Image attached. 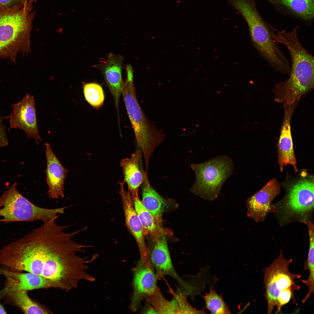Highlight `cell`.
<instances>
[{
	"label": "cell",
	"instance_id": "cell-26",
	"mask_svg": "<svg viewBox=\"0 0 314 314\" xmlns=\"http://www.w3.org/2000/svg\"><path fill=\"white\" fill-rule=\"evenodd\" d=\"M294 291L291 289H288L283 290L281 292L277 299V305L276 306L277 310L275 313L276 314L280 312L282 307L288 304L291 298L294 303H295Z\"/></svg>",
	"mask_w": 314,
	"mask_h": 314
},
{
	"label": "cell",
	"instance_id": "cell-13",
	"mask_svg": "<svg viewBox=\"0 0 314 314\" xmlns=\"http://www.w3.org/2000/svg\"><path fill=\"white\" fill-rule=\"evenodd\" d=\"M118 183L120 186L119 194L123 203L126 226L136 241L140 259L143 262L145 261L149 258L142 225L134 208L131 193L128 190L126 191L124 190V181H119Z\"/></svg>",
	"mask_w": 314,
	"mask_h": 314
},
{
	"label": "cell",
	"instance_id": "cell-14",
	"mask_svg": "<svg viewBox=\"0 0 314 314\" xmlns=\"http://www.w3.org/2000/svg\"><path fill=\"white\" fill-rule=\"evenodd\" d=\"M298 105V103L290 105H283L284 117L278 143V162L281 172L287 164L292 165L296 172L298 171L293 149L290 123L292 115Z\"/></svg>",
	"mask_w": 314,
	"mask_h": 314
},
{
	"label": "cell",
	"instance_id": "cell-25",
	"mask_svg": "<svg viewBox=\"0 0 314 314\" xmlns=\"http://www.w3.org/2000/svg\"><path fill=\"white\" fill-rule=\"evenodd\" d=\"M83 88L85 100L90 105L97 108L102 106L104 94L100 85L94 83H83Z\"/></svg>",
	"mask_w": 314,
	"mask_h": 314
},
{
	"label": "cell",
	"instance_id": "cell-18",
	"mask_svg": "<svg viewBox=\"0 0 314 314\" xmlns=\"http://www.w3.org/2000/svg\"><path fill=\"white\" fill-rule=\"evenodd\" d=\"M142 157L140 150L132 153L129 158L122 159L120 165L122 169L124 180L131 195L138 196L140 187L144 180L145 171L140 170L139 163Z\"/></svg>",
	"mask_w": 314,
	"mask_h": 314
},
{
	"label": "cell",
	"instance_id": "cell-29",
	"mask_svg": "<svg viewBox=\"0 0 314 314\" xmlns=\"http://www.w3.org/2000/svg\"><path fill=\"white\" fill-rule=\"evenodd\" d=\"M141 312V313L144 314L159 313L146 300L145 305Z\"/></svg>",
	"mask_w": 314,
	"mask_h": 314
},
{
	"label": "cell",
	"instance_id": "cell-23",
	"mask_svg": "<svg viewBox=\"0 0 314 314\" xmlns=\"http://www.w3.org/2000/svg\"><path fill=\"white\" fill-rule=\"evenodd\" d=\"M201 296L205 302L204 308L208 310L211 313L232 314L222 294H218L211 285H210L209 292H205L204 295Z\"/></svg>",
	"mask_w": 314,
	"mask_h": 314
},
{
	"label": "cell",
	"instance_id": "cell-22",
	"mask_svg": "<svg viewBox=\"0 0 314 314\" xmlns=\"http://www.w3.org/2000/svg\"><path fill=\"white\" fill-rule=\"evenodd\" d=\"M145 299L159 313L179 314V304L176 300L173 298L170 301L167 300L158 286Z\"/></svg>",
	"mask_w": 314,
	"mask_h": 314
},
{
	"label": "cell",
	"instance_id": "cell-1",
	"mask_svg": "<svg viewBox=\"0 0 314 314\" xmlns=\"http://www.w3.org/2000/svg\"><path fill=\"white\" fill-rule=\"evenodd\" d=\"M59 216L3 247L0 250V264L12 271L30 272L50 279L68 292L76 288L82 280H95L86 271L88 264L95 257L88 260L78 255L90 246L74 242L72 238L80 231L66 232L68 226L56 222Z\"/></svg>",
	"mask_w": 314,
	"mask_h": 314
},
{
	"label": "cell",
	"instance_id": "cell-3",
	"mask_svg": "<svg viewBox=\"0 0 314 314\" xmlns=\"http://www.w3.org/2000/svg\"><path fill=\"white\" fill-rule=\"evenodd\" d=\"M34 0H26L12 8L0 9V58L15 62L19 53L30 51Z\"/></svg>",
	"mask_w": 314,
	"mask_h": 314
},
{
	"label": "cell",
	"instance_id": "cell-10",
	"mask_svg": "<svg viewBox=\"0 0 314 314\" xmlns=\"http://www.w3.org/2000/svg\"><path fill=\"white\" fill-rule=\"evenodd\" d=\"M11 107L10 127L22 129L28 138H34L38 144V140H41L38 133L33 96L27 93L18 102L12 104Z\"/></svg>",
	"mask_w": 314,
	"mask_h": 314
},
{
	"label": "cell",
	"instance_id": "cell-20",
	"mask_svg": "<svg viewBox=\"0 0 314 314\" xmlns=\"http://www.w3.org/2000/svg\"><path fill=\"white\" fill-rule=\"evenodd\" d=\"M133 204L142 225L144 236L149 235L153 241L168 232L161 227L143 205L138 196L131 195Z\"/></svg>",
	"mask_w": 314,
	"mask_h": 314
},
{
	"label": "cell",
	"instance_id": "cell-8",
	"mask_svg": "<svg viewBox=\"0 0 314 314\" xmlns=\"http://www.w3.org/2000/svg\"><path fill=\"white\" fill-rule=\"evenodd\" d=\"M283 205H279L286 215L298 217L300 221L308 219L314 209L313 179L300 180L292 186Z\"/></svg>",
	"mask_w": 314,
	"mask_h": 314
},
{
	"label": "cell",
	"instance_id": "cell-27",
	"mask_svg": "<svg viewBox=\"0 0 314 314\" xmlns=\"http://www.w3.org/2000/svg\"><path fill=\"white\" fill-rule=\"evenodd\" d=\"M8 118V116L0 117V148L6 146L8 144L6 128L2 123Z\"/></svg>",
	"mask_w": 314,
	"mask_h": 314
},
{
	"label": "cell",
	"instance_id": "cell-5",
	"mask_svg": "<svg viewBox=\"0 0 314 314\" xmlns=\"http://www.w3.org/2000/svg\"><path fill=\"white\" fill-rule=\"evenodd\" d=\"M191 167L196 176L191 192L210 201L218 197L223 185L232 174L234 169L232 159L226 155L216 157L204 163L192 164Z\"/></svg>",
	"mask_w": 314,
	"mask_h": 314
},
{
	"label": "cell",
	"instance_id": "cell-7",
	"mask_svg": "<svg viewBox=\"0 0 314 314\" xmlns=\"http://www.w3.org/2000/svg\"><path fill=\"white\" fill-rule=\"evenodd\" d=\"M292 259H287L281 250L278 257L269 266L263 270L264 274V296L267 301V313L271 314L274 307H276L279 293L285 289L294 291L300 289V286L295 282L296 279L301 276L290 272L289 269Z\"/></svg>",
	"mask_w": 314,
	"mask_h": 314
},
{
	"label": "cell",
	"instance_id": "cell-21",
	"mask_svg": "<svg viewBox=\"0 0 314 314\" xmlns=\"http://www.w3.org/2000/svg\"><path fill=\"white\" fill-rule=\"evenodd\" d=\"M4 297L6 298L5 302L13 305L25 314L52 313L46 307L31 299L26 291H19L8 292L2 298Z\"/></svg>",
	"mask_w": 314,
	"mask_h": 314
},
{
	"label": "cell",
	"instance_id": "cell-15",
	"mask_svg": "<svg viewBox=\"0 0 314 314\" xmlns=\"http://www.w3.org/2000/svg\"><path fill=\"white\" fill-rule=\"evenodd\" d=\"M47 160L46 181L47 194L52 199L64 197V184L67 170L60 163L53 151L49 143H46Z\"/></svg>",
	"mask_w": 314,
	"mask_h": 314
},
{
	"label": "cell",
	"instance_id": "cell-17",
	"mask_svg": "<svg viewBox=\"0 0 314 314\" xmlns=\"http://www.w3.org/2000/svg\"><path fill=\"white\" fill-rule=\"evenodd\" d=\"M280 13L311 25L314 19V0H267Z\"/></svg>",
	"mask_w": 314,
	"mask_h": 314
},
{
	"label": "cell",
	"instance_id": "cell-9",
	"mask_svg": "<svg viewBox=\"0 0 314 314\" xmlns=\"http://www.w3.org/2000/svg\"><path fill=\"white\" fill-rule=\"evenodd\" d=\"M132 271L133 292L129 308L134 312L140 307L142 301L154 291L159 278L150 259L144 262L140 259Z\"/></svg>",
	"mask_w": 314,
	"mask_h": 314
},
{
	"label": "cell",
	"instance_id": "cell-28",
	"mask_svg": "<svg viewBox=\"0 0 314 314\" xmlns=\"http://www.w3.org/2000/svg\"><path fill=\"white\" fill-rule=\"evenodd\" d=\"M24 0H0V9L9 8L21 3Z\"/></svg>",
	"mask_w": 314,
	"mask_h": 314
},
{
	"label": "cell",
	"instance_id": "cell-12",
	"mask_svg": "<svg viewBox=\"0 0 314 314\" xmlns=\"http://www.w3.org/2000/svg\"><path fill=\"white\" fill-rule=\"evenodd\" d=\"M150 248H148L150 260L158 277L168 276L176 280L179 284L178 289L186 291L188 284L178 274L173 265L165 235L159 238Z\"/></svg>",
	"mask_w": 314,
	"mask_h": 314
},
{
	"label": "cell",
	"instance_id": "cell-16",
	"mask_svg": "<svg viewBox=\"0 0 314 314\" xmlns=\"http://www.w3.org/2000/svg\"><path fill=\"white\" fill-rule=\"evenodd\" d=\"M123 61V58L122 56L110 53L105 60L97 67L102 73L114 97L117 110L124 82L122 76Z\"/></svg>",
	"mask_w": 314,
	"mask_h": 314
},
{
	"label": "cell",
	"instance_id": "cell-6",
	"mask_svg": "<svg viewBox=\"0 0 314 314\" xmlns=\"http://www.w3.org/2000/svg\"><path fill=\"white\" fill-rule=\"evenodd\" d=\"M15 183L3 194V205L0 209V220L5 223L13 222H31L40 220L44 223L64 213L67 207L49 209L38 206L30 201L18 191Z\"/></svg>",
	"mask_w": 314,
	"mask_h": 314
},
{
	"label": "cell",
	"instance_id": "cell-11",
	"mask_svg": "<svg viewBox=\"0 0 314 314\" xmlns=\"http://www.w3.org/2000/svg\"><path fill=\"white\" fill-rule=\"evenodd\" d=\"M280 186L275 179L269 181L263 187L246 201L247 216L256 222L263 221L270 213H277L278 208L272 202L280 193Z\"/></svg>",
	"mask_w": 314,
	"mask_h": 314
},
{
	"label": "cell",
	"instance_id": "cell-19",
	"mask_svg": "<svg viewBox=\"0 0 314 314\" xmlns=\"http://www.w3.org/2000/svg\"><path fill=\"white\" fill-rule=\"evenodd\" d=\"M141 186V201L143 205L161 225L162 214L170 200L162 197L151 186L148 177L147 169L145 171L144 180Z\"/></svg>",
	"mask_w": 314,
	"mask_h": 314
},
{
	"label": "cell",
	"instance_id": "cell-2",
	"mask_svg": "<svg viewBox=\"0 0 314 314\" xmlns=\"http://www.w3.org/2000/svg\"><path fill=\"white\" fill-rule=\"evenodd\" d=\"M272 36L277 43L286 47L291 61L288 79L277 84L272 90L274 101L287 105L298 103L314 89V57L299 41L296 28L289 32L276 29Z\"/></svg>",
	"mask_w": 314,
	"mask_h": 314
},
{
	"label": "cell",
	"instance_id": "cell-4",
	"mask_svg": "<svg viewBox=\"0 0 314 314\" xmlns=\"http://www.w3.org/2000/svg\"><path fill=\"white\" fill-rule=\"evenodd\" d=\"M133 72H127L123 82L122 94L133 129L138 147L144 159L146 167L155 149L163 141L165 135L145 116L137 98L133 80Z\"/></svg>",
	"mask_w": 314,
	"mask_h": 314
},
{
	"label": "cell",
	"instance_id": "cell-24",
	"mask_svg": "<svg viewBox=\"0 0 314 314\" xmlns=\"http://www.w3.org/2000/svg\"><path fill=\"white\" fill-rule=\"evenodd\" d=\"M309 246L308 257L304 262V270L308 271L309 276L306 280H302V282L307 287L308 292L304 298L302 300L303 303H305L309 298L312 293H314V237L313 236H309Z\"/></svg>",
	"mask_w": 314,
	"mask_h": 314
},
{
	"label": "cell",
	"instance_id": "cell-30",
	"mask_svg": "<svg viewBox=\"0 0 314 314\" xmlns=\"http://www.w3.org/2000/svg\"><path fill=\"white\" fill-rule=\"evenodd\" d=\"M5 309L0 303V314H6Z\"/></svg>",
	"mask_w": 314,
	"mask_h": 314
}]
</instances>
